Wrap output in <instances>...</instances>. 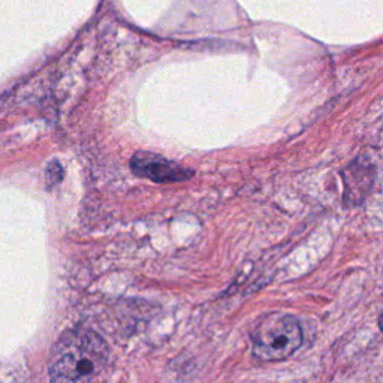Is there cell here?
<instances>
[{
  "mask_svg": "<svg viewBox=\"0 0 383 383\" xmlns=\"http://www.w3.org/2000/svg\"><path fill=\"white\" fill-rule=\"evenodd\" d=\"M108 364V347L99 334L86 328L65 332L53 347L51 383H95Z\"/></svg>",
  "mask_w": 383,
  "mask_h": 383,
  "instance_id": "cell-1",
  "label": "cell"
},
{
  "mask_svg": "<svg viewBox=\"0 0 383 383\" xmlns=\"http://www.w3.org/2000/svg\"><path fill=\"white\" fill-rule=\"evenodd\" d=\"M252 352L264 362H277L292 357L302 344V328L297 317L271 313L260 319L252 331Z\"/></svg>",
  "mask_w": 383,
  "mask_h": 383,
  "instance_id": "cell-2",
  "label": "cell"
},
{
  "mask_svg": "<svg viewBox=\"0 0 383 383\" xmlns=\"http://www.w3.org/2000/svg\"><path fill=\"white\" fill-rule=\"evenodd\" d=\"M131 170L135 175L160 185L188 181L193 177V171L189 168L150 151H136L131 159Z\"/></svg>",
  "mask_w": 383,
  "mask_h": 383,
  "instance_id": "cell-3",
  "label": "cell"
},
{
  "mask_svg": "<svg viewBox=\"0 0 383 383\" xmlns=\"http://www.w3.org/2000/svg\"><path fill=\"white\" fill-rule=\"evenodd\" d=\"M56 171H53V168L50 166L47 170V180H48V185H56V183H58L60 180H62V166H60L58 163H56Z\"/></svg>",
  "mask_w": 383,
  "mask_h": 383,
  "instance_id": "cell-4",
  "label": "cell"
}]
</instances>
